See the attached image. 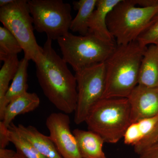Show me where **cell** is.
<instances>
[{
  "mask_svg": "<svg viewBox=\"0 0 158 158\" xmlns=\"http://www.w3.org/2000/svg\"><path fill=\"white\" fill-rule=\"evenodd\" d=\"M47 37L43 57L36 63V75L45 96L58 110L66 114L74 112L77 102L75 76L57 54Z\"/></svg>",
  "mask_w": 158,
  "mask_h": 158,
  "instance_id": "1",
  "label": "cell"
},
{
  "mask_svg": "<svg viewBox=\"0 0 158 158\" xmlns=\"http://www.w3.org/2000/svg\"><path fill=\"white\" fill-rule=\"evenodd\" d=\"M147 48L137 40L116 46L105 62L106 87L104 98H127L138 85L140 65Z\"/></svg>",
  "mask_w": 158,
  "mask_h": 158,
  "instance_id": "2",
  "label": "cell"
},
{
  "mask_svg": "<svg viewBox=\"0 0 158 158\" xmlns=\"http://www.w3.org/2000/svg\"><path fill=\"white\" fill-rule=\"evenodd\" d=\"M85 122L88 130L101 136L106 143H117L131 124L128 99H102L91 109Z\"/></svg>",
  "mask_w": 158,
  "mask_h": 158,
  "instance_id": "3",
  "label": "cell"
},
{
  "mask_svg": "<svg viewBox=\"0 0 158 158\" xmlns=\"http://www.w3.org/2000/svg\"><path fill=\"white\" fill-rule=\"evenodd\" d=\"M158 6L137 7L132 0H121L106 18L110 34L117 45H125L137 40L152 24Z\"/></svg>",
  "mask_w": 158,
  "mask_h": 158,
  "instance_id": "4",
  "label": "cell"
},
{
  "mask_svg": "<svg viewBox=\"0 0 158 158\" xmlns=\"http://www.w3.org/2000/svg\"><path fill=\"white\" fill-rule=\"evenodd\" d=\"M57 42L62 59L75 72L106 62L117 46L116 41H105L89 33L77 36L69 32Z\"/></svg>",
  "mask_w": 158,
  "mask_h": 158,
  "instance_id": "5",
  "label": "cell"
},
{
  "mask_svg": "<svg viewBox=\"0 0 158 158\" xmlns=\"http://www.w3.org/2000/svg\"><path fill=\"white\" fill-rule=\"evenodd\" d=\"M0 21L17 39L24 53V57L35 64L43 57V48L38 44L34 34L33 18L28 1L15 0L0 8Z\"/></svg>",
  "mask_w": 158,
  "mask_h": 158,
  "instance_id": "6",
  "label": "cell"
},
{
  "mask_svg": "<svg viewBox=\"0 0 158 158\" xmlns=\"http://www.w3.org/2000/svg\"><path fill=\"white\" fill-rule=\"evenodd\" d=\"M28 5L38 33L57 40L69 32L73 20L70 4L62 0H29Z\"/></svg>",
  "mask_w": 158,
  "mask_h": 158,
  "instance_id": "7",
  "label": "cell"
},
{
  "mask_svg": "<svg viewBox=\"0 0 158 158\" xmlns=\"http://www.w3.org/2000/svg\"><path fill=\"white\" fill-rule=\"evenodd\" d=\"M77 102L74 122H85L90 110L104 98L106 87L105 62L88 66L75 72Z\"/></svg>",
  "mask_w": 158,
  "mask_h": 158,
  "instance_id": "8",
  "label": "cell"
},
{
  "mask_svg": "<svg viewBox=\"0 0 158 158\" xmlns=\"http://www.w3.org/2000/svg\"><path fill=\"white\" fill-rule=\"evenodd\" d=\"M70 123L68 114L63 113H51L46 121L50 137L62 158H82Z\"/></svg>",
  "mask_w": 158,
  "mask_h": 158,
  "instance_id": "9",
  "label": "cell"
},
{
  "mask_svg": "<svg viewBox=\"0 0 158 158\" xmlns=\"http://www.w3.org/2000/svg\"><path fill=\"white\" fill-rule=\"evenodd\" d=\"M127 98L131 109V124L158 115V88L138 85Z\"/></svg>",
  "mask_w": 158,
  "mask_h": 158,
  "instance_id": "10",
  "label": "cell"
},
{
  "mask_svg": "<svg viewBox=\"0 0 158 158\" xmlns=\"http://www.w3.org/2000/svg\"><path fill=\"white\" fill-rule=\"evenodd\" d=\"M121 0H98L96 9L88 22L89 34H93L105 41L114 42L106 24L108 15Z\"/></svg>",
  "mask_w": 158,
  "mask_h": 158,
  "instance_id": "11",
  "label": "cell"
},
{
  "mask_svg": "<svg viewBox=\"0 0 158 158\" xmlns=\"http://www.w3.org/2000/svg\"><path fill=\"white\" fill-rule=\"evenodd\" d=\"M82 158H107L103 150L105 143L96 133L76 129L73 131Z\"/></svg>",
  "mask_w": 158,
  "mask_h": 158,
  "instance_id": "12",
  "label": "cell"
},
{
  "mask_svg": "<svg viewBox=\"0 0 158 158\" xmlns=\"http://www.w3.org/2000/svg\"><path fill=\"white\" fill-rule=\"evenodd\" d=\"M138 85L158 88V46L151 44L141 61Z\"/></svg>",
  "mask_w": 158,
  "mask_h": 158,
  "instance_id": "13",
  "label": "cell"
},
{
  "mask_svg": "<svg viewBox=\"0 0 158 158\" xmlns=\"http://www.w3.org/2000/svg\"><path fill=\"white\" fill-rule=\"evenodd\" d=\"M40 104L39 97L35 93H27L15 98L6 107L2 123L8 128L16 116L36 110Z\"/></svg>",
  "mask_w": 158,
  "mask_h": 158,
  "instance_id": "14",
  "label": "cell"
},
{
  "mask_svg": "<svg viewBox=\"0 0 158 158\" xmlns=\"http://www.w3.org/2000/svg\"><path fill=\"white\" fill-rule=\"evenodd\" d=\"M20 132L46 158H62L50 136L43 135L33 126H17Z\"/></svg>",
  "mask_w": 158,
  "mask_h": 158,
  "instance_id": "15",
  "label": "cell"
},
{
  "mask_svg": "<svg viewBox=\"0 0 158 158\" xmlns=\"http://www.w3.org/2000/svg\"><path fill=\"white\" fill-rule=\"evenodd\" d=\"M28 59L24 57L20 61L16 74L5 96L4 103L0 108V119L2 120L6 107L9 102L15 98L27 92L28 67Z\"/></svg>",
  "mask_w": 158,
  "mask_h": 158,
  "instance_id": "16",
  "label": "cell"
},
{
  "mask_svg": "<svg viewBox=\"0 0 158 158\" xmlns=\"http://www.w3.org/2000/svg\"><path fill=\"white\" fill-rule=\"evenodd\" d=\"M98 0H80L73 2L74 10L78 11L76 17L72 20L70 30L82 36L89 33L88 22L96 7Z\"/></svg>",
  "mask_w": 158,
  "mask_h": 158,
  "instance_id": "17",
  "label": "cell"
},
{
  "mask_svg": "<svg viewBox=\"0 0 158 158\" xmlns=\"http://www.w3.org/2000/svg\"><path fill=\"white\" fill-rule=\"evenodd\" d=\"M8 135L10 142L16 148V151L26 158H46L35 149L33 145L20 132L17 126L11 123L8 128Z\"/></svg>",
  "mask_w": 158,
  "mask_h": 158,
  "instance_id": "18",
  "label": "cell"
},
{
  "mask_svg": "<svg viewBox=\"0 0 158 158\" xmlns=\"http://www.w3.org/2000/svg\"><path fill=\"white\" fill-rule=\"evenodd\" d=\"M19 62L17 55L9 56L4 61L0 70V108L3 106L9 84L17 72Z\"/></svg>",
  "mask_w": 158,
  "mask_h": 158,
  "instance_id": "19",
  "label": "cell"
},
{
  "mask_svg": "<svg viewBox=\"0 0 158 158\" xmlns=\"http://www.w3.org/2000/svg\"><path fill=\"white\" fill-rule=\"evenodd\" d=\"M22 51L21 46L14 35L5 27H0V60L4 61Z\"/></svg>",
  "mask_w": 158,
  "mask_h": 158,
  "instance_id": "20",
  "label": "cell"
},
{
  "mask_svg": "<svg viewBox=\"0 0 158 158\" xmlns=\"http://www.w3.org/2000/svg\"><path fill=\"white\" fill-rule=\"evenodd\" d=\"M137 40L146 46L149 44L158 46V21L154 23L145 30Z\"/></svg>",
  "mask_w": 158,
  "mask_h": 158,
  "instance_id": "21",
  "label": "cell"
},
{
  "mask_svg": "<svg viewBox=\"0 0 158 158\" xmlns=\"http://www.w3.org/2000/svg\"><path fill=\"white\" fill-rule=\"evenodd\" d=\"M123 138L125 144L134 146L142 140L143 138L137 123L130 124L126 131Z\"/></svg>",
  "mask_w": 158,
  "mask_h": 158,
  "instance_id": "22",
  "label": "cell"
},
{
  "mask_svg": "<svg viewBox=\"0 0 158 158\" xmlns=\"http://www.w3.org/2000/svg\"><path fill=\"white\" fill-rule=\"evenodd\" d=\"M136 123L138 124L143 140L149 135L156 127L158 125V115L144 118Z\"/></svg>",
  "mask_w": 158,
  "mask_h": 158,
  "instance_id": "23",
  "label": "cell"
},
{
  "mask_svg": "<svg viewBox=\"0 0 158 158\" xmlns=\"http://www.w3.org/2000/svg\"><path fill=\"white\" fill-rule=\"evenodd\" d=\"M157 143H158V125L149 135L134 146V150L139 155L147 148Z\"/></svg>",
  "mask_w": 158,
  "mask_h": 158,
  "instance_id": "24",
  "label": "cell"
},
{
  "mask_svg": "<svg viewBox=\"0 0 158 158\" xmlns=\"http://www.w3.org/2000/svg\"><path fill=\"white\" fill-rule=\"evenodd\" d=\"M138 155L139 158H158V143L151 145Z\"/></svg>",
  "mask_w": 158,
  "mask_h": 158,
  "instance_id": "25",
  "label": "cell"
},
{
  "mask_svg": "<svg viewBox=\"0 0 158 158\" xmlns=\"http://www.w3.org/2000/svg\"><path fill=\"white\" fill-rule=\"evenodd\" d=\"M8 128L6 127L2 122H0V148H6L10 142L8 135Z\"/></svg>",
  "mask_w": 158,
  "mask_h": 158,
  "instance_id": "26",
  "label": "cell"
},
{
  "mask_svg": "<svg viewBox=\"0 0 158 158\" xmlns=\"http://www.w3.org/2000/svg\"><path fill=\"white\" fill-rule=\"evenodd\" d=\"M135 5L141 7H154L158 6V0H132Z\"/></svg>",
  "mask_w": 158,
  "mask_h": 158,
  "instance_id": "27",
  "label": "cell"
},
{
  "mask_svg": "<svg viewBox=\"0 0 158 158\" xmlns=\"http://www.w3.org/2000/svg\"><path fill=\"white\" fill-rule=\"evenodd\" d=\"M16 152L6 148H0V158H13Z\"/></svg>",
  "mask_w": 158,
  "mask_h": 158,
  "instance_id": "28",
  "label": "cell"
},
{
  "mask_svg": "<svg viewBox=\"0 0 158 158\" xmlns=\"http://www.w3.org/2000/svg\"><path fill=\"white\" fill-rule=\"evenodd\" d=\"M14 1L15 0H1L0 1V7H2L3 6L11 4V3H13Z\"/></svg>",
  "mask_w": 158,
  "mask_h": 158,
  "instance_id": "29",
  "label": "cell"
},
{
  "mask_svg": "<svg viewBox=\"0 0 158 158\" xmlns=\"http://www.w3.org/2000/svg\"><path fill=\"white\" fill-rule=\"evenodd\" d=\"M13 158H26L21 153L18 152L16 151V153L15 154V156Z\"/></svg>",
  "mask_w": 158,
  "mask_h": 158,
  "instance_id": "30",
  "label": "cell"
},
{
  "mask_svg": "<svg viewBox=\"0 0 158 158\" xmlns=\"http://www.w3.org/2000/svg\"><path fill=\"white\" fill-rule=\"evenodd\" d=\"M157 21H158V12L157 13V14L155 16H154L153 19L152 24Z\"/></svg>",
  "mask_w": 158,
  "mask_h": 158,
  "instance_id": "31",
  "label": "cell"
}]
</instances>
